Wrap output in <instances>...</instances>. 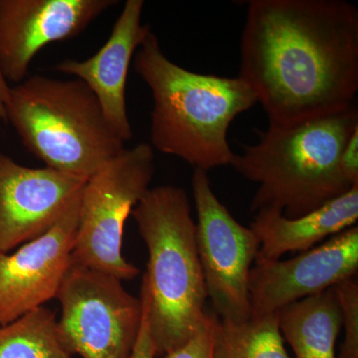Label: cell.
I'll return each mask as SVG.
<instances>
[{"instance_id": "obj_1", "label": "cell", "mask_w": 358, "mask_h": 358, "mask_svg": "<svg viewBox=\"0 0 358 358\" xmlns=\"http://www.w3.org/2000/svg\"><path fill=\"white\" fill-rule=\"evenodd\" d=\"M239 78L268 124L345 112L358 92V9L345 0H251Z\"/></svg>"}, {"instance_id": "obj_2", "label": "cell", "mask_w": 358, "mask_h": 358, "mask_svg": "<svg viewBox=\"0 0 358 358\" xmlns=\"http://www.w3.org/2000/svg\"><path fill=\"white\" fill-rule=\"evenodd\" d=\"M134 70L150 90V141L154 150L193 169L230 166L231 122L253 108L255 94L241 78L199 74L166 57L150 31L134 57Z\"/></svg>"}, {"instance_id": "obj_3", "label": "cell", "mask_w": 358, "mask_h": 358, "mask_svg": "<svg viewBox=\"0 0 358 358\" xmlns=\"http://www.w3.org/2000/svg\"><path fill=\"white\" fill-rule=\"evenodd\" d=\"M192 211L185 189L160 185L150 187L131 212L148 252L141 298L157 357L189 341L208 315Z\"/></svg>"}, {"instance_id": "obj_4", "label": "cell", "mask_w": 358, "mask_h": 358, "mask_svg": "<svg viewBox=\"0 0 358 358\" xmlns=\"http://www.w3.org/2000/svg\"><path fill=\"white\" fill-rule=\"evenodd\" d=\"M358 128L357 106L313 121L256 129L258 141L244 145L230 166L258 185L253 213L281 211L285 217L306 215L352 187L341 174L339 159L350 134Z\"/></svg>"}, {"instance_id": "obj_5", "label": "cell", "mask_w": 358, "mask_h": 358, "mask_svg": "<svg viewBox=\"0 0 358 358\" xmlns=\"http://www.w3.org/2000/svg\"><path fill=\"white\" fill-rule=\"evenodd\" d=\"M6 110L23 145L60 173L89 179L126 148L79 79L27 77L11 86Z\"/></svg>"}, {"instance_id": "obj_6", "label": "cell", "mask_w": 358, "mask_h": 358, "mask_svg": "<svg viewBox=\"0 0 358 358\" xmlns=\"http://www.w3.org/2000/svg\"><path fill=\"white\" fill-rule=\"evenodd\" d=\"M155 150L148 143L124 148L87 180L80 197L72 261L122 280L140 270L122 256L124 224L150 189Z\"/></svg>"}, {"instance_id": "obj_7", "label": "cell", "mask_w": 358, "mask_h": 358, "mask_svg": "<svg viewBox=\"0 0 358 358\" xmlns=\"http://www.w3.org/2000/svg\"><path fill=\"white\" fill-rule=\"evenodd\" d=\"M56 299L57 334L70 355L129 358L140 334L143 303L122 280L73 262Z\"/></svg>"}, {"instance_id": "obj_8", "label": "cell", "mask_w": 358, "mask_h": 358, "mask_svg": "<svg viewBox=\"0 0 358 358\" xmlns=\"http://www.w3.org/2000/svg\"><path fill=\"white\" fill-rule=\"evenodd\" d=\"M192 185L207 298L219 317L244 322L251 317L249 279L259 251L258 239L221 203L206 171L195 169Z\"/></svg>"}, {"instance_id": "obj_9", "label": "cell", "mask_w": 358, "mask_h": 358, "mask_svg": "<svg viewBox=\"0 0 358 358\" xmlns=\"http://www.w3.org/2000/svg\"><path fill=\"white\" fill-rule=\"evenodd\" d=\"M358 270V227L348 228L324 243L288 260L256 263L249 279L251 317L282 308L355 278Z\"/></svg>"}, {"instance_id": "obj_10", "label": "cell", "mask_w": 358, "mask_h": 358, "mask_svg": "<svg viewBox=\"0 0 358 358\" xmlns=\"http://www.w3.org/2000/svg\"><path fill=\"white\" fill-rule=\"evenodd\" d=\"M80 197L41 236L0 253V327L56 299L72 264Z\"/></svg>"}, {"instance_id": "obj_11", "label": "cell", "mask_w": 358, "mask_h": 358, "mask_svg": "<svg viewBox=\"0 0 358 358\" xmlns=\"http://www.w3.org/2000/svg\"><path fill=\"white\" fill-rule=\"evenodd\" d=\"M88 179L49 167L32 169L0 152V253L51 229Z\"/></svg>"}, {"instance_id": "obj_12", "label": "cell", "mask_w": 358, "mask_h": 358, "mask_svg": "<svg viewBox=\"0 0 358 358\" xmlns=\"http://www.w3.org/2000/svg\"><path fill=\"white\" fill-rule=\"evenodd\" d=\"M115 0H0V67L6 81L27 78L46 45L76 37Z\"/></svg>"}, {"instance_id": "obj_13", "label": "cell", "mask_w": 358, "mask_h": 358, "mask_svg": "<svg viewBox=\"0 0 358 358\" xmlns=\"http://www.w3.org/2000/svg\"><path fill=\"white\" fill-rule=\"evenodd\" d=\"M145 2L128 0L109 39L95 55L85 60L65 59L55 70L83 81L98 99L110 129L120 140L133 138L126 103L127 78L131 59L152 28L141 23Z\"/></svg>"}, {"instance_id": "obj_14", "label": "cell", "mask_w": 358, "mask_h": 358, "mask_svg": "<svg viewBox=\"0 0 358 358\" xmlns=\"http://www.w3.org/2000/svg\"><path fill=\"white\" fill-rule=\"evenodd\" d=\"M358 219V185L324 206L298 218L281 211L256 212L251 224L259 241L256 263L280 260L294 252L308 251L320 242L355 226Z\"/></svg>"}, {"instance_id": "obj_15", "label": "cell", "mask_w": 358, "mask_h": 358, "mask_svg": "<svg viewBox=\"0 0 358 358\" xmlns=\"http://www.w3.org/2000/svg\"><path fill=\"white\" fill-rule=\"evenodd\" d=\"M280 331L296 358H336L341 313L334 288L278 312Z\"/></svg>"}, {"instance_id": "obj_16", "label": "cell", "mask_w": 358, "mask_h": 358, "mask_svg": "<svg viewBox=\"0 0 358 358\" xmlns=\"http://www.w3.org/2000/svg\"><path fill=\"white\" fill-rule=\"evenodd\" d=\"M212 358H291L279 327L278 313L244 322L209 313Z\"/></svg>"}, {"instance_id": "obj_17", "label": "cell", "mask_w": 358, "mask_h": 358, "mask_svg": "<svg viewBox=\"0 0 358 358\" xmlns=\"http://www.w3.org/2000/svg\"><path fill=\"white\" fill-rule=\"evenodd\" d=\"M0 358H73L57 334L55 313L44 307L0 327Z\"/></svg>"}, {"instance_id": "obj_18", "label": "cell", "mask_w": 358, "mask_h": 358, "mask_svg": "<svg viewBox=\"0 0 358 358\" xmlns=\"http://www.w3.org/2000/svg\"><path fill=\"white\" fill-rule=\"evenodd\" d=\"M341 313L345 338L336 358H358V284L355 278L334 287Z\"/></svg>"}, {"instance_id": "obj_19", "label": "cell", "mask_w": 358, "mask_h": 358, "mask_svg": "<svg viewBox=\"0 0 358 358\" xmlns=\"http://www.w3.org/2000/svg\"><path fill=\"white\" fill-rule=\"evenodd\" d=\"M164 358H212V336L209 313L204 326L182 345L167 352Z\"/></svg>"}, {"instance_id": "obj_20", "label": "cell", "mask_w": 358, "mask_h": 358, "mask_svg": "<svg viewBox=\"0 0 358 358\" xmlns=\"http://www.w3.org/2000/svg\"><path fill=\"white\" fill-rule=\"evenodd\" d=\"M343 178L352 186L358 185V128L350 134L339 159Z\"/></svg>"}, {"instance_id": "obj_21", "label": "cell", "mask_w": 358, "mask_h": 358, "mask_svg": "<svg viewBox=\"0 0 358 358\" xmlns=\"http://www.w3.org/2000/svg\"><path fill=\"white\" fill-rule=\"evenodd\" d=\"M141 300L143 303V319H141L140 334H138L133 352L129 358H155L157 357V350H155L154 341L150 334L147 305L143 299L141 298Z\"/></svg>"}, {"instance_id": "obj_22", "label": "cell", "mask_w": 358, "mask_h": 358, "mask_svg": "<svg viewBox=\"0 0 358 358\" xmlns=\"http://www.w3.org/2000/svg\"><path fill=\"white\" fill-rule=\"evenodd\" d=\"M11 86L6 81V78L2 73L1 67H0V126L3 122H6V103L8 101L9 92H10Z\"/></svg>"}]
</instances>
